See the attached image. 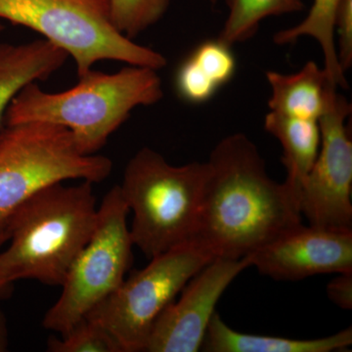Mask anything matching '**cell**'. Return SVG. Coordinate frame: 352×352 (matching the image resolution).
I'll return each mask as SVG.
<instances>
[{
  "mask_svg": "<svg viewBox=\"0 0 352 352\" xmlns=\"http://www.w3.org/2000/svg\"><path fill=\"white\" fill-rule=\"evenodd\" d=\"M251 267L248 258H214L180 292L153 326L145 351H201L210 321L219 298L238 275Z\"/></svg>",
  "mask_w": 352,
  "mask_h": 352,
  "instance_id": "cell-10",
  "label": "cell"
},
{
  "mask_svg": "<svg viewBox=\"0 0 352 352\" xmlns=\"http://www.w3.org/2000/svg\"><path fill=\"white\" fill-rule=\"evenodd\" d=\"M8 344V329H7L6 319L3 311L0 308V352L7 351Z\"/></svg>",
  "mask_w": 352,
  "mask_h": 352,
  "instance_id": "cell-23",
  "label": "cell"
},
{
  "mask_svg": "<svg viewBox=\"0 0 352 352\" xmlns=\"http://www.w3.org/2000/svg\"><path fill=\"white\" fill-rule=\"evenodd\" d=\"M50 352H124L117 340L99 324L85 318L61 338H50Z\"/></svg>",
  "mask_w": 352,
  "mask_h": 352,
  "instance_id": "cell-20",
  "label": "cell"
},
{
  "mask_svg": "<svg viewBox=\"0 0 352 352\" xmlns=\"http://www.w3.org/2000/svg\"><path fill=\"white\" fill-rule=\"evenodd\" d=\"M171 0H110L113 27L129 39L135 38L159 22Z\"/></svg>",
  "mask_w": 352,
  "mask_h": 352,
  "instance_id": "cell-19",
  "label": "cell"
},
{
  "mask_svg": "<svg viewBox=\"0 0 352 352\" xmlns=\"http://www.w3.org/2000/svg\"><path fill=\"white\" fill-rule=\"evenodd\" d=\"M352 344V329H344L328 337L295 340L238 332L215 312L208 324L201 351L208 352H333L344 351Z\"/></svg>",
  "mask_w": 352,
  "mask_h": 352,
  "instance_id": "cell-14",
  "label": "cell"
},
{
  "mask_svg": "<svg viewBox=\"0 0 352 352\" xmlns=\"http://www.w3.org/2000/svg\"><path fill=\"white\" fill-rule=\"evenodd\" d=\"M227 4L229 13L219 38L230 46L254 36L261 21L270 16L305 9L302 0H228Z\"/></svg>",
  "mask_w": 352,
  "mask_h": 352,
  "instance_id": "cell-18",
  "label": "cell"
},
{
  "mask_svg": "<svg viewBox=\"0 0 352 352\" xmlns=\"http://www.w3.org/2000/svg\"><path fill=\"white\" fill-rule=\"evenodd\" d=\"M112 170L110 157L83 154L66 127L43 122L6 124L0 132V229L41 190L71 179L102 182Z\"/></svg>",
  "mask_w": 352,
  "mask_h": 352,
  "instance_id": "cell-5",
  "label": "cell"
},
{
  "mask_svg": "<svg viewBox=\"0 0 352 352\" xmlns=\"http://www.w3.org/2000/svg\"><path fill=\"white\" fill-rule=\"evenodd\" d=\"M340 0H314L307 17L300 24L277 32L274 43L285 45L296 43L302 36H311L320 44L324 56V72L331 87H349L344 72L338 59L335 43V20Z\"/></svg>",
  "mask_w": 352,
  "mask_h": 352,
  "instance_id": "cell-17",
  "label": "cell"
},
{
  "mask_svg": "<svg viewBox=\"0 0 352 352\" xmlns=\"http://www.w3.org/2000/svg\"><path fill=\"white\" fill-rule=\"evenodd\" d=\"M335 32L339 36L338 59L346 73L352 66V0H340L336 14Z\"/></svg>",
  "mask_w": 352,
  "mask_h": 352,
  "instance_id": "cell-21",
  "label": "cell"
},
{
  "mask_svg": "<svg viewBox=\"0 0 352 352\" xmlns=\"http://www.w3.org/2000/svg\"><path fill=\"white\" fill-rule=\"evenodd\" d=\"M230 47L219 38L200 44L178 69V94L193 103L210 100L235 74L236 60Z\"/></svg>",
  "mask_w": 352,
  "mask_h": 352,
  "instance_id": "cell-15",
  "label": "cell"
},
{
  "mask_svg": "<svg viewBox=\"0 0 352 352\" xmlns=\"http://www.w3.org/2000/svg\"><path fill=\"white\" fill-rule=\"evenodd\" d=\"M129 212L116 185L98 206L94 234L69 268L57 302L44 315V328L65 335L126 279L134 245Z\"/></svg>",
  "mask_w": 352,
  "mask_h": 352,
  "instance_id": "cell-7",
  "label": "cell"
},
{
  "mask_svg": "<svg viewBox=\"0 0 352 352\" xmlns=\"http://www.w3.org/2000/svg\"><path fill=\"white\" fill-rule=\"evenodd\" d=\"M351 112L346 97L335 92L319 120L320 150L298 195L309 226L352 231V141L346 124Z\"/></svg>",
  "mask_w": 352,
  "mask_h": 352,
  "instance_id": "cell-9",
  "label": "cell"
},
{
  "mask_svg": "<svg viewBox=\"0 0 352 352\" xmlns=\"http://www.w3.org/2000/svg\"><path fill=\"white\" fill-rule=\"evenodd\" d=\"M261 274L296 281L319 274L352 271V231L300 223L247 256Z\"/></svg>",
  "mask_w": 352,
  "mask_h": 352,
  "instance_id": "cell-11",
  "label": "cell"
},
{
  "mask_svg": "<svg viewBox=\"0 0 352 352\" xmlns=\"http://www.w3.org/2000/svg\"><path fill=\"white\" fill-rule=\"evenodd\" d=\"M66 51L41 38L31 43H0V132L14 98L28 85L47 80L68 60Z\"/></svg>",
  "mask_w": 352,
  "mask_h": 352,
  "instance_id": "cell-12",
  "label": "cell"
},
{
  "mask_svg": "<svg viewBox=\"0 0 352 352\" xmlns=\"http://www.w3.org/2000/svg\"><path fill=\"white\" fill-rule=\"evenodd\" d=\"M212 259L194 242L154 256L146 267L132 272L85 318L105 328L122 351H145L157 317Z\"/></svg>",
  "mask_w": 352,
  "mask_h": 352,
  "instance_id": "cell-8",
  "label": "cell"
},
{
  "mask_svg": "<svg viewBox=\"0 0 352 352\" xmlns=\"http://www.w3.org/2000/svg\"><path fill=\"white\" fill-rule=\"evenodd\" d=\"M0 20L29 28L66 51L78 76L106 60L157 71L168 64L113 27L110 0H0Z\"/></svg>",
  "mask_w": 352,
  "mask_h": 352,
  "instance_id": "cell-6",
  "label": "cell"
},
{
  "mask_svg": "<svg viewBox=\"0 0 352 352\" xmlns=\"http://www.w3.org/2000/svg\"><path fill=\"white\" fill-rule=\"evenodd\" d=\"M327 295L331 302L342 309L351 310L352 308V271L339 273V276L328 284Z\"/></svg>",
  "mask_w": 352,
  "mask_h": 352,
  "instance_id": "cell-22",
  "label": "cell"
},
{
  "mask_svg": "<svg viewBox=\"0 0 352 352\" xmlns=\"http://www.w3.org/2000/svg\"><path fill=\"white\" fill-rule=\"evenodd\" d=\"M7 241H8V235H7L6 229H0V249H1L2 245L6 244ZM3 292L0 289V296L3 295Z\"/></svg>",
  "mask_w": 352,
  "mask_h": 352,
  "instance_id": "cell-24",
  "label": "cell"
},
{
  "mask_svg": "<svg viewBox=\"0 0 352 352\" xmlns=\"http://www.w3.org/2000/svg\"><path fill=\"white\" fill-rule=\"evenodd\" d=\"M207 164L191 242L212 258H247L302 223L298 197L286 183L268 175L258 148L245 134L222 139Z\"/></svg>",
  "mask_w": 352,
  "mask_h": 352,
  "instance_id": "cell-1",
  "label": "cell"
},
{
  "mask_svg": "<svg viewBox=\"0 0 352 352\" xmlns=\"http://www.w3.org/2000/svg\"><path fill=\"white\" fill-rule=\"evenodd\" d=\"M207 173V162L173 166L148 147L129 160L119 186L133 215L132 242L146 258L193 240Z\"/></svg>",
  "mask_w": 352,
  "mask_h": 352,
  "instance_id": "cell-4",
  "label": "cell"
},
{
  "mask_svg": "<svg viewBox=\"0 0 352 352\" xmlns=\"http://www.w3.org/2000/svg\"><path fill=\"white\" fill-rule=\"evenodd\" d=\"M266 78L271 87L270 112L298 119L320 120L329 99L337 92L329 85L324 69L312 61L292 75L267 72Z\"/></svg>",
  "mask_w": 352,
  "mask_h": 352,
  "instance_id": "cell-13",
  "label": "cell"
},
{
  "mask_svg": "<svg viewBox=\"0 0 352 352\" xmlns=\"http://www.w3.org/2000/svg\"><path fill=\"white\" fill-rule=\"evenodd\" d=\"M208 1L210 3H217V0H208Z\"/></svg>",
  "mask_w": 352,
  "mask_h": 352,
  "instance_id": "cell-26",
  "label": "cell"
},
{
  "mask_svg": "<svg viewBox=\"0 0 352 352\" xmlns=\"http://www.w3.org/2000/svg\"><path fill=\"white\" fill-rule=\"evenodd\" d=\"M4 27L3 25L1 24V22H0V34H1V32L3 31Z\"/></svg>",
  "mask_w": 352,
  "mask_h": 352,
  "instance_id": "cell-25",
  "label": "cell"
},
{
  "mask_svg": "<svg viewBox=\"0 0 352 352\" xmlns=\"http://www.w3.org/2000/svg\"><path fill=\"white\" fill-rule=\"evenodd\" d=\"M78 78L75 87L56 94L30 83L9 106L6 124L43 122L66 127L83 154H96L134 109L154 105L164 96L157 69L147 67L129 65L116 73L91 69Z\"/></svg>",
  "mask_w": 352,
  "mask_h": 352,
  "instance_id": "cell-3",
  "label": "cell"
},
{
  "mask_svg": "<svg viewBox=\"0 0 352 352\" xmlns=\"http://www.w3.org/2000/svg\"><path fill=\"white\" fill-rule=\"evenodd\" d=\"M94 183L51 185L32 196L6 224L10 242L0 252V289L32 279L61 287L91 238L98 217Z\"/></svg>",
  "mask_w": 352,
  "mask_h": 352,
  "instance_id": "cell-2",
  "label": "cell"
},
{
  "mask_svg": "<svg viewBox=\"0 0 352 352\" xmlns=\"http://www.w3.org/2000/svg\"><path fill=\"white\" fill-rule=\"evenodd\" d=\"M264 129L281 143L282 163L287 170L284 182L298 199L303 179L314 166L320 150L319 120L298 119L270 112L264 120Z\"/></svg>",
  "mask_w": 352,
  "mask_h": 352,
  "instance_id": "cell-16",
  "label": "cell"
}]
</instances>
